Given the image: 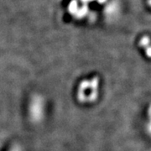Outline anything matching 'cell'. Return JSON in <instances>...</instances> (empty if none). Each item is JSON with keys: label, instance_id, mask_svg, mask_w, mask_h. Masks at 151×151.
I'll return each mask as SVG.
<instances>
[{"label": "cell", "instance_id": "1", "mask_svg": "<svg viewBox=\"0 0 151 151\" xmlns=\"http://www.w3.org/2000/svg\"><path fill=\"white\" fill-rule=\"evenodd\" d=\"M140 45L145 49L147 55L151 57V40L149 36H143L140 40Z\"/></svg>", "mask_w": 151, "mask_h": 151}, {"label": "cell", "instance_id": "2", "mask_svg": "<svg viewBox=\"0 0 151 151\" xmlns=\"http://www.w3.org/2000/svg\"><path fill=\"white\" fill-rule=\"evenodd\" d=\"M149 4L151 6V0H149Z\"/></svg>", "mask_w": 151, "mask_h": 151}]
</instances>
